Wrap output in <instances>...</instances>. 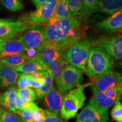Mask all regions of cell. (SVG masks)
Returning a JSON list of instances; mask_svg holds the SVG:
<instances>
[{
  "label": "cell",
  "mask_w": 122,
  "mask_h": 122,
  "mask_svg": "<svg viewBox=\"0 0 122 122\" xmlns=\"http://www.w3.org/2000/svg\"><path fill=\"white\" fill-rule=\"evenodd\" d=\"M44 26L46 45L65 50L85 37L88 25L84 18L70 17Z\"/></svg>",
  "instance_id": "1"
},
{
  "label": "cell",
  "mask_w": 122,
  "mask_h": 122,
  "mask_svg": "<svg viewBox=\"0 0 122 122\" xmlns=\"http://www.w3.org/2000/svg\"><path fill=\"white\" fill-rule=\"evenodd\" d=\"M114 61L102 49L92 46L89 50L85 73L90 77L112 71Z\"/></svg>",
  "instance_id": "2"
},
{
  "label": "cell",
  "mask_w": 122,
  "mask_h": 122,
  "mask_svg": "<svg viewBox=\"0 0 122 122\" xmlns=\"http://www.w3.org/2000/svg\"><path fill=\"white\" fill-rule=\"evenodd\" d=\"M89 85H91V83L80 85L64 95L59 112L62 118L68 120L75 117L84 105L86 100L84 89Z\"/></svg>",
  "instance_id": "3"
},
{
  "label": "cell",
  "mask_w": 122,
  "mask_h": 122,
  "mask_svg": "<svg viewBox=\"0 0 122 122\" xmlns=\"http://www.w3.org/2000/svg\"><path fill=\"white\" fill-rule=\"evenodd\" d=\"M92 46V42L89 40L81 39L66 49L63 57L67 64L85 71L89 50Z\"/></svg>",
  "instance_id": "4"
},
{
  "label": "cell",
  "mask_w": 122,
  "mask_h": 122,
  "mask_svg": "<svg viewBox=\"0 0 122 122\" xmlns=\"http://www.w3.org/2000/svg\"><path fill=\"white\" fill-rule=\"evenodd\" d=\"M60 1L47 0L41 6L35 11L24 14L20 20L28 25H43L52 16Z\"/></svg>",
  "instance_id": "5"
},
{
  "label": "cell",
  "mask_w": 122,
  "mask_h": 122,
  "mask_svg": "<svg viewBox=\"0 0 122 122\" xmlns=\"http://www.w3.org/2000/svg\"><path fill=\"white\" fill-rule=\"evenodd\" d=\"M83 80V71L67 64L64 66L61 76L56 81L58 90L65 94L81 85Z\"/></svg>",
  "instance_id": "6"
},
{
  "label": "cell",
  "mask_w": 122,
  "mask_h": 122,
  "mask_svg": "<svg viewBox=\"0 0 122 122\" xmlns=\"http://www.w3.org/2000/svg\"><path fill=\"white\" fill-rule=\"evenodd\" d=\"M93 46L102 49L112 58L121 60L122 58V35L101 36L92 42Z\"/></svg>",
  "instance_id": "7"
},
{
  "label": "cell",
  "mask_w": 122,
  "mask_h": 122,
  "mask_svg": "<svg viewBox=\"0 0 122 122\" xmlns=\"http://www.w3.org/2000/svg\"><path fill=\"white\" fill-rule=\"evenodd\" d=\"M20 39L27 48L41 51L46 45L44 26L43 25H30L22 33Z\"/></svg>",
  "instance_id": "8"
},
{
  "label": "cell",
  "mask_w": 122,
  "mask_h": 122,
  "mask_svg": "<svg viewBox=\"0 0 122 122\" xmlns=\"http://www.w3.org/2000/svg\"><path fill=\"white\" fill-rule=\"evenodd\" d=\"M108 111L100 108L92 98L77 115L76 122H107L109 120Z\"/></svg>",
  "instance_id": "9"
},
{
  "label": "cell",
  "mask_w": 122,
  "mask_h": 122,
  "mask_svg": "<svg viewBox=\"0 0 122 122\" xmlns=\"http://www.w3.org/2000/svg\"><path fill=\"white\" fill-rule=\"evenodd\" d=\"M91 78H92L91 85L93 86L94 91L103 92L108 89L122 85L121 74L115 71H111Z\"/></svg>",
  "instance_id": "10"
},
{
  "label": "cell",
  "mask_w": 122,
  "mask_h": 122,
  "mask_svg": "<svg viewBox=\"0 0 122 122\" xmlns=\"http://www.w3.org/2000/svg\"><path fill=\"white\" fill-rule=\"evenodd\" d=\"M30 26L20 20H14L10 23L0 27V39L8 40L16 39Z\"/></svg>",
  "instance_id": "11"
},
{
  "label": "cell",
  "mask_w": 122,
  "mask_h": 122,
  "mask_svg": "<svg viewBox=\"0 0 122 122\" xmlns=\"http://www.w3.org/2000/svg\"><path fill=\"white\" fill-rule=\"evenodd\" d=\"M101 31L106 33H114L122 28V10L113 14L110 17L103 20L97 24Z\"/></svg>",
  "instance_id": "12"
},
{
  "label": "cell",
  "mask_w": 122,
  "mask_h": 122,
  "mask_svg": "<svg viewBox=\"0 0 122 122\" xmlns=\"http://www.w3.org/2000/svg\"><path fill=\"white\" fill-rule=\"evenodd\" d=\"M19 75L14 68L0 63V89H6L14 86Z\"/></svg>",
  "instance_id": "13"
},
{
  "label": "cell",
  "mask_w": 122,
  "mask_h": 122,
  "mask_svg": "<svg viewBox=\"0 0 122 122\" xmlns=\"http://www.w3.org/2000/svg\"><path fill=\"white\" fill-rule=\"evenodd\" d=\"M64 95L65 94L61 93L53 86L44 97L45 104L48 107L49 111L58 116Z\"/></svg>",
  "instance_id": "14"
},
{
  "label": "cell",
  "mask_w": 122,
  "mask_h": 122,
  "mask_svg": "<svg viewBox=\"0 0 122 122\" xmlns=\"http://www.w3.org/2000/svg\"><path fill=\"white\" fill-rule=\"evenodd\" d=\"M27 49L20 38L6 40L0 48V59L24 53Z\"/></svg>",
  "instance_id": "15"
},
{
  "label": "cell",
  "mask_w": 122,
  "mask_h": 122,
  "mask_svg": "<svg viewBox=\"0 0 122 122\" xmlns=\"http://www.w3.org/2000/svg\"><path fill=\"white\" fill-rule=\"evenodd\" d=\"M65 50H59L52 46L46 45L45 47L40 51L37 59L42 61L45 65H47L50 62L63 57Z\"/></svg>",
  "instance_id": "16"
},
{
  "label": "cell",
  "mask_w": 122,
  "mask_h": 122,
  "mask_svg": "<svg viewBox=\"0 0 122 122\" xmlns=\"http://www.w3.org/2000/svg\"><path fill=\"white\" fill-rule=\"evenodd\" d=\"M16 97V88L13 86L9 88L4 93L0 95V104L10 111L15 113V102Z\"/></svg>",
  "instance_id": "17"
},
{
  "label": "cell",
  "mask_w": 122,
  "mask_h": 122,
  "mask_svg": "<svg viewBox=\"0 0 122 122\" xmlns=\"http://www.w3.org/2000/svg\"><path fill=\"white\" fill-rule=\"evenodd\" d=\"M122 7V0H99L97 12L112 15Z\"/></svg>",
  "instance_id": "18"
},
{
  "label": "cell",
  "mask_w": 122,
  "mask_h": 122,
  "mask_svg": "<svg viewBox=\"0 0 122 122\" xmlns=\"http://www.w3.org/2000/svg\"><path fill=\"white\" fill-rule=\"evenodd\" d=\"M14 68L17 72L30 74L35 71H45L46 65L39 59H32Z\"/></svg>",
  "instance_id": "19"
},
{
  "label": "cell",
  "mask_w": 122,
  "mask_h": 122,
  "mask_svg": "<svg viewBox=\"0 0 122 122\" xmlns=\"http://www.w3.org/2000/svg\"><path fill=\"white\" fill-rule=\"evenodd\" d=\"M71 17L68 8L67 0H61L58 4L54 13L50 19L44 25H48L54 23L60 19Z\"/></svg>",
  "instance_id": "20"
},
{
  "label": "cell",
  "mask_w": 122,
  "mask_h": 122,
  "mask_svg": "<svg viewBox=\"0 0 122 122\" xmlns=\"http://www.w3.org/2000/svg\"><path fill=\"white\" fill-rule=\"evenodd\" d=\"M66 64L67 65L65 62L63 57H61L57 60L53 61L46 65L45 71H46L52 77V78L55 79L56 81L61 76Z\"/></svg>",
  "instance_id": "21"
},
{
  "label": "cell",
  "mask_w": 122,
  "mask_h": 122,
  "mask_svg": "<svg viewBox=\"0 0 122 122\" xmlns=\"http://www.w3.org/2000/svg\"><path fill=\"white\" fill-rule=\"evenodd\" d=\"M68 8L71 17L84 18L86 16L83 0H67Z\"/></svg>",
  "instance_id": "22"
},
{
  "label": "cell",
  "mask_w": 122,
  "mask_h": 122,
  "mask_svg": "<svg viewBox=\"0 0 122 122\" xmlns=\"http://www.w3.org/2000/svg\"><path fill=\"white\" fill-rule=\"evenodd\" d=\"M93 93L94 95L93 99L96 104L102 109L109 110L110 108L117 102V101L114 99L107 97L104 92L93 91Z\"/></svg>",
  "instance_id": "23"
},
{
  "label": "cell",
  "mask_w": 122,
  "mask_h": 122,
  "mask_svg": "<svg viewBox=\"0 0 122 122\" xmlns=\"http://www.w3.org/2000/svg\"><path fill=\"white\" fill-rule=\"evenodd\" d=\"M29 60L30 59L25 53H22L0 59V63L13 68H15Z\"/></svg>",
  "instance_id": "24"
},
{
  "label": "cell",
  "mask_w": 122,
  "mask_h": 122,
  "mask_svg": "<svg viewBox=\"0 0 122 122\" xmlns=\"http://www.w3.org/2000/svg\"><path fill=\"white\" fill-rule=\"evenodd\" d=\"M45 75V82L38 89H35V93L36 95V98L41 99L45 96L47 93L50 91V89L53 86V79L46 71H44Z\"/></svg>",
  "instance_id": "25"
},
{
  "label": "cell",
  "mask_w": 122,
  "mask_h": 122,
  "mask_svg": "<svg viewBox=\"0 0 122 122\" xmlns=\"http://www.w3.org/2000/svg\"><path fill=\"white\" fill-rule=\"evenodd\" d=\"M16 96L23 101L27 102H33L36 98L35 92L31 88L16 89Z\"/></svg>",
  "instance_id": "26"
},
{
  "label": "cell",
  "mask_w": 122,
  "mask_h": 122,
  "mask_svg": "<svg viewBox=\"0 0 122 122\" xmlns=\"http://www.w3.org/2000/svg\"><path fill=\"white\" fill-rule=\"evenodd\" d=\"M2 6L11 11H20L24 9L22 0H0Z\"/></svg>",
  "instance_id": "27"
},
{
  "label": "cell",
  "mask_w": 122,
  "mask_h": 122,
  "mask_svg": "<svg viewBox=\"0 0 122 122\" xmlns=\"http://www.w3.org/2000/svg\"><path fill=\"white\" fill-rule=\"evenodd\" d=\"M15 109L16 110L23 111L24 110H31L32 111H37L40 109L36 103L32 102H27L23 101L22 99L19 98L16 96L15 102Z\"/></svg>",
  "instance_id": "28"
},
{
  "label": "cell",
  "mask_w": 122,
  "mask_h": 122,
  "mask_svg": "<svg viewBox=\"0 0 122 122\" xmlns=\"http://www.w3.org/2000/svg\"><path fill=\"white\" fill-rule=\"evenodd\" d=\"M0 122H22L19 116L0 107Z\"/></svg>",
  "instance_id": "29"
},
{
  "label": "cell",
  "mask_w": 122,
  "mask_h": 122,
  "mask_svg": "<svg viewBox=\"0 0 122 122\" xmlns=\"http://www.w3.org/2000/svg\"><path fill=\"white\" fill-rule=\"evenodd\" d=\"M112 119L117 122H122V105L120 101H117L111 111Z\"/></svg>",
  "instance_id": "30"
},
{
  "label": "cell",
  "mask_w": 122,
  "mask_h": 122,
  "mask_svg": "<svg viewBox=\"0 0 122 122\" xmlns=\"http://www.w3.org/2000/svg\"><path fill=\"white\" fill-rule=\"evenodd\" d=\"M98 1L99 0H83L86 16L97 12Z\"/></svg>",
  "instance_id": "31"
},
{
  "label": "cell",
  "mask_w": 122,
  "mask_h": 122,
  "mask_svg": "<svg viewBox=\"0 0 122 122\" xmlns=\"http://www.w3.org/2000/svg\"><path fill=\"white\" fill-rule=\"evenodd\" d=\"M15 114H18L22 122H34L32 115V110H16Z\"/></svg>",
  "instance_id": "32"
},
{
  "label": "cell",
  "mask_w": 122,
  "mask_h": 122,
  "mask_svg": "<svg viewBox=\"0 0 122 122\" xmlns=\"http://www.w3.org/2000/svg\"><path fill=\"white\" fill-rule=\"evenodd\" d=\"M50 113L48 110L40 109L37 111H32L33 119L34 122H42Z\"/></svg>",
  "instance_id": "33"
},
{
  "label": "cell",
  "mask_w": 122,
  "mask_h": 122,
  "mask_svg": "<svg viewBox=\"0 0 122 122\" xmlns=\"http://www.w3.org/2000/svg\"><path fill=\"white\" fill-rule=\"evenodd\" d=\"M17 85L19 89H25L30 88L28 84V77L27 74H19L17 80Z\"/></svg>",
  "instance_id": "34"
},
{
  "label": "cell",
  "mask_w": 122,
  "mask_h": 122,
  "mask_svg": "<svg viewBox=\"0 0 122 122\" xmlns=\"http://www.w3.org/2000/svg\"><path fill=\"white\" fill-rule=\"evenodd\" d=\"M27 75L29 77L35 80L44 81L45 79V75H44V71H35L34 72Z\"/></svg>",
  "instance_id": "35"
},
{
  "label": "cell",
  "mask_w": 122,
  "mask_h": 122,
  "mask_svg": "<svg viewBox=\"0 0 122 122\" xmlns=\"http://www.w3.org/2000/svg\"><path fill=\"white\" fill-rule=\"evenodd\" d=\"M42 122H67L66 120H64L59 118L58 115H55L53 113L49 114L48 117L46 118Z\"/></svg>",
  "instance_id": "36"
},
{
  "label": "cell",
  "mask_w": 122,
  "mask_h": 122,
  "mask_svg": "<svg viewBox=\"0 0 122 122\" xmlns=\"http://www.w3.org/2000/svg\"><path fill=\"white\" fill-rule=\"evenodd\" d=\"M44 82H45V79H44V81H37L33 80V79H30V77H28V84L29 86H30V88H35V89H38V88H39L43 84Z\"/></svg>",
  "instance_id": "37"
},
{
  "label": "cell",
  "mask_w": 122,
  "mask_h": 122,
  "mask_svg": "<svg viewBox=\"0 0 122 122\" xmlns=\"http://www.w3.org/2000/svg\"><path fill=\"white\" fill-rule=\"evenodd\" d=\"M30 1L35 5L36 9H37L40 6H41L47 0H30Z\"/></svg>",
  "instance_id": "38"
},
{
  "label": "cell",
  "mask_w": 122,
  "mask_h": 122,
  "mask_svg": "<svg viewBox=\"0 0 122 122\" xmlns=\"http://www.w3.org/2000/svg\"><path fill=\"white\" fill-rule=\"evenodd\" d=\"M14 20L9 19H3V18H0V27L4 25H6L10 23L13 22Z\"/></svg>",
  "instance_id": "39"
},
{
  "label": "cell",
  "mask_w": 122,
  "mask_h": 122,
  "mask_svg": "<svg viewBox=\"0 0 122 122\" xmlns=\"http://www.w3.org/2000/svg\"><path fill=\"white\" fill-rule=\"evenodd\" d=\"M6 40H1L0 39V48L1 47V46H2L3 44H4V42H5Z\"/></svg>",
  "instance_id": "40"
},
{
  "label": "cell",
  "mask_w": 122,
  "mask_h": 122,
  "mask_svg": "<svg viewBox=\"0 0 122 122\" xmlns=\"http://www.w3.org/2000/svg\"><path fill=\"white\" fill-rule=\"evenodd\" d=\"M0 6H1V2H0Z\"/></svg>",
  "instance_id": "41"
}]
</instances>
